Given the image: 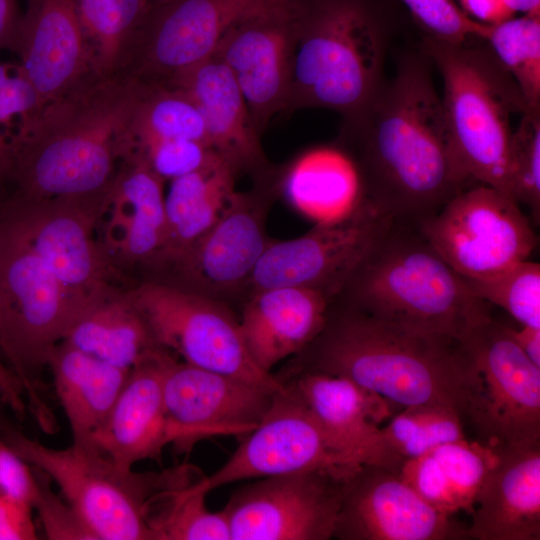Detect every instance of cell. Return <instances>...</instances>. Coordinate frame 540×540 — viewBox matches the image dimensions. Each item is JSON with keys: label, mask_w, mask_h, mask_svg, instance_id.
<instances>
[{"label": "cell", "mask_w": 540, "mask_h": 540, "mask_svg": "<svg viewBox=\"0 0 540 540\" xmlns=\"http://www.w3.org/2000/svg\"><path fill=\"white\" fill-rule=\"evenodd\" d=\"M428 58L407 53L337 142L353 160L364 198L394 220L419 223L475 184L460 168Z\"/></svg>", "instance_id": "obj_1"}, {"label": "cell", "mask_w": 540, "mask_h": 540, "mask_svg": "<svg viewBox=\"0 0 540 540\" xmlns=\"http://www.w3.org/2000/svg\"><path fill=\"white\" fill-rule=\"evenodd\" d=\"M303 368L343 377L389 404L444 405L466 417L477 374L458 337L414 331L333 299Z\"/></svg>", "instance_id": "obj_2"}, {"label": "cell", "mask_w": 540, "mask_h": 540, "mask_svg": "<svg viewBox=\"0 0 540 540\" xmlns=\"http://www.w3.org/2000/svg\"><path fill=\"white\" fill-rule=\"evenodd\" d=\"M140 86L118 76L88 77L45 105L9 154L4 182L25 199L78 198L110 191L134 149Z\"/></svg>", "instance_id": "obj_3"}, {"label": "cell", "mask_w": 540, "mask_h": 540, "mask_svg": "<svg viewBox=\"0 0 540 540\" xmlns=\"http://www.w3.org/2000/svg\"><path fill=\"white\" fill-rule=\"evenodd\" d=\"M392 23L378 0H293L286 111L333 110L350 120L378 91Z\"/></svg>", "instance_id": "obj_4"}, {"label": "cell", "mask_w": 540, "mask_h": 540, "mask_svg": "<svg viewBox=\"0 0 540 540\" xmlns=\"http://www.w3.org/2000/svg\"><path fill=\"white\" fill-rule=\"evenodd\" d=\"M381 320L460 338L490 315L417 223L393 220L334 298Z\"/></svg>", "instance_id": "obj_5"}, {"label": "cell", "mask_w": 540, "mask_h": 540, "mask_svg": "<svg viewBox=\"0 0 540 540\" xmlns=\"http://www.w3.org/2000/svg\"><path fill=\"white\" fill-rule=\"evenodd\" d=\"M422 52L442 75L443 111L463 173L511 197L510 117L528 110L517 84L482 37L448 42L425 35Z\"/></svg>", "instance_id": "obj_6"}, {"label": "cell", "mask_w": 540, "mask_h": 540, "mask_svg": "<svg viewBox=\"0 0 540 540\" xmlns=\"http://www.w3.org/2000/svg\"><path fill=\"white\" fill-rule=\"evenodd\" d=\"M0 435L32 467L54 482L96 540H153L147 521L152 498L192 482L198 468L180 465L163 471H135L115 464L89 443L53 448L13 427Z\"/></svg>", "instance_id": "obj_7"}, {"label": "cell", "mask_w": 540, "mask_h": 540, "mask_svg": "<svg viewBox=\"0 0 540 540\" xmlns=\"http://www.w3.org/2000/svg\"><path fill=\"white\" fill-rule=\"evenodd\" d=\"M0 245V358L19 382L28 410L50 432L56 423L41 374L80 313L44 261L2 223Z\"/></svg>", "instance_id": "obj_8"}, {"label": "cell", "mask_w": 540, "mask_h": 540, "mask_svg": "<svg viewBox=\"0 0 540 540\" xmlns=\"http://www.w3.org/2000/svg\"><path fill=\"white\" fill-rule=\"evenodd\" d=\"M156 343L182 361L272 393L286 384L261 369L244 342L239 318L224 301L148 280L126 292Z\"/></svg>", "instance_id": "obj_9"}, {"label": "cell", "mask_w": 540, "mask_h": 540, "mask_svg": "<svg viewBox=\"0 0 540 540\" xmlns=\"http://www.w3.org/2000/svg\"><path fill=\"white\" fill-rule=\"evenodd\" d=\"M109 192L38 200L11 196L0 208L1 223L22 237L44 261L80 316L112 289L109 256L93 237Z\"/></svg>", "instance_id": "obj_10"}, {"label": "cell", "mask_w": 540, "mask_h": 540, "mask_svg": "<svg viewBox=\"0 0 540 540\" xmlns=\"http://www.w3.org/2000/svg\"><path fill=\"white\" fill-rule=\"evenodd\" d=\"M288 0H166L156 5L123 56L115 76L148 86L174 87L213 56L234 24Z\"/></svg>", "instance_id": "obj_11"}, {"label": "cell", "mask_w": 540, "mask_h": 540, "mask_svg": "<svg viewBox=\"0 0 540 540\" xmlns=\"http://www.w3.org/2000/svg\"><path fill=\"white\" fill-rule=\"evenodd\" d=\"M460 339L477 374L466 417L485 443L498 448L540 441V367L490 315Z\"/></svg>", "instance_id": "obj_12"}, {"label": "cell", "mask_w": 540, "mask_h": 540, "mask_svg": "<svg viewBox=\"0 0 540 540\" xmlns=\"http://www.w3.org/2000/svg\"><path fill=\"white\" fill-rule=\"evenodd\" d=\"M436 252L462 277L483 278L527 260L538 243L519 203L475 183L417 223Z\"/></svg>", "instance_id": "obj_13"}, {"label": "cell", "mask_w": 540, "mask_h": 540, "mask_svg": "<svg viewBox=\"0 0 540 540\" xmlns=\"http://www.w3.org/2000/svg\"><path fill=\"white\" fill-rule=\"evenodd\" d=\"M394 219L369 200L347 217L314 224L289 240H271L246 286V298L274 287H306L334 299Z\"/></svg>", "instance_id": "obj_14"}, {"label": "cell", "mask_w": 540, "mask_h": 540, "mask_svg": "<svg viewBox=\"0 0 540 540\" xmlns=\"http://www.w3.org/2000/svg\"><path fill=\"white\" fill-rule=\"evenodd\" d=\"M360 467L336 448L295 388L286 384L231 457L191 487L208 494L241 480L309 470L352 475Z\"/></svg>", "instance_id": "obj_15"}, {"label": "cell", "mask_w": 540, "mask_h": 540, "mask_svg": "<svg viewBox=\"0 0 540 540\" xmlns=\"http://www.w3.org/2000/svg\"><path fill=\"white\" fill-rule=\"evenodd\" d=\"M352 475L309 470L255 479L235 491L223 508L230 539L333 538Z\"/></svg>", "instance_id": "obj_16"}, {"label": "cell", "mask_w": 540, "mask_h": 540, "mask_svg": "<svg viewBox=\"0 0 540 540\" xmlns=\"http://www.w3.org/2000/svg\"><path fill=\"white\" fill-rule=\"evenodd\" d=\"M276 179L237 191L214 225L181 256L158 270L170 277L159 282L226 303L229 298L245 295L249 278L272 240L266 233V221L278 196Z\"/></svg>", "instance_id": "obj_17"}, {"label": "cell", "mask_w": 540, "mask_h": 540, "mask_svg": "<svg viewBox=\"0 0 540 540\" xmlns=\"http://www.w3.org/2000/svg\"><path fill=\"white\" fill-rule=\"evenodd\" d=\"M162 392L169 445L179 453L213 436H246L262 420L275 394L179 361L172 353L165 363Z\"/></svg>", "instance_id": "obj_18"}, {"label": "cell", "mask_w": 540, "mask_h": 540, "mask_svg": "<svg viewBox=\"0 0 540 540\" xmlns=\"http://www.w3.org/2000/svg\"><path fill=\"white\" fill-rule=\"evenodd\" d=\"M333 538L340 540H450L466 529L423 500L392 470L362 465L349 479Z\"/></svg>", "instance_id": "obj_19"}, {"label": "cell", "mask_w": 540, "mask_h": 540, "mask_svg": "<svg viewBox=\"0 0 540 540\" xmlns=\"http://www.w3.org/2000/svg\"><path fill=\"white\" fill-rule=\"evenodd\" d=\"M293 0L234 24L222 36L213 56L230 71L257 132L286 111L290 91Z\"/></svg>", "instance_id": "obj_20"}, {"label": "cell", "mask_w": 540, "mask_h": 540, "mask_svg": "<svg viewBox=\"0 0 540 540\" xmlns=\"http://www.w3.org/2000/svg\"><path fill=\"white\" fill-rule=\"evenodd\" d=\"M15 53L43 107L93 75L73 0H27Z\"/></svg>", "instance_id": "obj_21"}, {"label": "cell", "mask_w": 540, "mask_h": 540, "mask_svg": "<svg viewBox=\"0 0 540 540\" xmlns=\"http://www.w3.org/2000/svg\"><path fill=\"white\" fill-rule=\"evenodd\" d=\"M336 448L358 466L375 465L398 473L402 463L389 451L378 423L389 403L350 380L299 372L290 383Z\"/></svg>", "instance_id": "obj_22"}, {"label": "cell", "mask_w": 540, "mask_h": 540, "mask_svg": "<svg viewBox=\"0 0 540 540\" xmlns=\"http://www.w3.org/2000/svg\"><path fill=\"white\" fill-rule=\"evenodd\" d=\"M199 108L211 149L235 172L255 183L277 176L267 159L244 97L224 63L212 56L182 76L174 85Z\"/></svg>", "instance_id": "obj_23"}, {"label": "cell", "mask_w": 540, "mask_h": 540, "mask_svg": "<svg viewBox=\"0 0 540 540\" xmlns=\"http://www.w3.org/2000/svg\"><path fill=\"white\" fill-rule=\"evenodd\" d=\"M170 352L159 347L134 366L110 412L87 442L122 468L159 459L169 446L162 380ZM81 443V442H80Z\"/></svg>", "instance_id": "obj_24"}, {"label": "cell", "mask_w": 540, "mask_h": 540, "mask_svg": "<svg viewBox=\"0 0 540 540\" xmlns=\"http://www.w3.org/2000/svg\"><path fill=\"white\" fill-rule=\"evenodd\" d=\"M498 459L466 529L474 540L540 539V441L495 448Z\"/></svg>", "instance_id": "obj_25"}, {"label": "cell", "mask_w": 540, "mask_h": 540, "mask_svg": "<svg viewBox=\"0 0 540 540\" xmlns=\"http://www.w3.org/2000/svg\"><path fill=\"white\" fill-rule=\"evenodd\" d=\"M332 298L306 287H274L246 298L239 324L255 363L271 370L301 353L322 331Z\"/></svg>", "instance_id": "obj_26"}, {"label": "cell", "mask_w": 540, "mask_h": 540, "mask_svg": "<svg viewBox=\"0 0 540 540\" xmlns=\"http://www.w3.org/2000/svg\"><path fill=\"white\" fill-rule=\"evenodd\" d=\"M106 252L129 263L149 261L165 237L164 181L136 154L122 164L108 195Z\"/></svg>", "instance_id": "obj_27"}, {"label": "cell", "mask_w": 540, "mask_h": 540, "mask_svg": "<svg viewBox=\"0 0 540 540\" xmlns=\"http://www.w3.org/2000/svg\"><path fill=\"white\" fill-rule=\"evenodd\" d=\"M278 196L315 224L350 215L365 199L358 170L337 144L308 149L278 169Z\"/></svg>", "instance_id": "obj_28"}, {"label": "cell", "mask_w": 540, "mask_h": 540, "mask_svg": "<svg viewBox=\"0 0 540 540\" xmlns=\"http://www.w3.org/2000/svg\"><path fill=\"white\" fill-rule=\"evenodd\" d=\"M238 174L219 156L170 181L165 195V237L145 263L160 270L189 249L221 217L236 194Z\"/></svg>", "instance_id": "obj_29"}, {"label": "cell", "mask_w": 540, "mask_h": 540, "mask_svg": "<svg viewBox=\"0 0 540 540\" xmlns=\"http://www.w3.org/2000/svg\"><path fill=\"white\" fill-rule=\"evenodd\" d=\"M497 459L494 447L464 438L406 460L399 475L435 509L449 515L459 511L472 514Z\"/></svg>", "instance_id": "obj_30"}, {"label": "cell", "mask_w": 540, "mask_h": 540, "mask_svg": "<svg viewBox=\"0 0 540 540\" xmlns=\"http://www.w3.org/2000/svg\"><path fill=\"white\" fill-rule=\"evenodd\" d=\"M47 367L73 442H87L107 417L130 371L63 341L50 352Z\"/></svg>", "instance_id": "obj_31"}, {"label": "cell", "mask_w": 540, "mask_h": 540, "mask_svg": "<svg viewBox=\"0 0 540 540\" xmlns=\"http://www.w3.org/2000/svg\"><path fill=\"white\" fill-rule=\"evenodd\" d=\"M62 341L129 371L161 347L127 294L113 288L76 320Z\"/></svg>", "instance_id": "obj_32"}, {"label": "cell", "mask_w": 540, "mask_h": 540, "mask_svg": "<svg viewBox=\"0 0 540 540\" xmlns=\"http://www.w3.org/2000/svg\"><path fill=\"white\" fill-rule=\"evenodd\" d=\"M91 72L116 75L131 40L156 4L152 0H73Z\"/></svg>", "instance_id": "obj_33"}, {"label": "cell", "mask_w": 540, "mask_h": 540, "mask_svg": "<svg viewBox=\"0 0 540 540\" xmlns=\"http://www.w3.org/2000/svg\"><path fill=\"white\" fill-rule=\"evenodd\" d=\"M196 482L162 490L150 501L147 521L153 540H231L223 509L211 511L208 494L192 490Z\"/></svg>", "instance_id": "obj_34"}, {"label": "cell", "mask_w": 540, "mask_h": 540, "mask_svg": "<svg viewBox=\"0 0 540 540\" xmlns=\"http://www.w3.org/2000/svg\"><path fill=\"white\" fill-rule=\"evenodd\" d=\"M138 85L140 96L132 124L134 149L152 141L172 139L209 146L203 116L186 92L177 87Z\"/></svg>", "instance_id": "obj_35"}, {"label": "cell", "mask_w": 540, "mask_h": 540, "mask_svg": "<svg viewBox=\"0 0 540 540\" xmlns=\"http://www.w3.org/2000/svg\"><path fill=\"white\" fill-rule=\"evenodd\" d=\"M521 91L528 109H540V16L490 25L484 38Z\"/></svg>", "instance_id": "obj_36"}, {"label": "cell", "mask_w": 540, "mask_h": 540, "mask_svg": "<svg viewBox=\"0 0 540 540\" xmlns=\"http://www.w3.org/2000/svg\"><path fill=\"white\" fill-rule=\"evenodd\" d=\"M381 430L389 451L402 464L438 445L466 438L461 414L444 405L405 407Z\"/></svg>", "instance_id": "obj_37"}, {"label": "cell", "mask_w": 540, "mask_h": 540, "mask_svg": "<svg viewBox=\"0 0 540 540\" xmlns=\"http://www.w3.org/2000/svg\"><path fill=\"white\" fill-rule=\"evenodd\" d=\"M477 298L507 311L522 326L540 328V265L524 260L488 277L464 278Z\"/></svg>", "instance_id": "obj_38"}, {"label": "cell", "mask_w": 540, "mask_h": 540, "mask_svg": "<svg viewBox=\"0 0 540 540\" xmlns=\"http://www.w3.org/2000/svg\"><path fill=\"white\" fill-rule=\"evenodd\" d=\"M43 109L19 63L0 62V181L5 162Z\"/></svg>", "instance_id": "obj_39"}, {"label": "cell", "mask_w": 540, "mask_h": 540, "mask_svg": "<svg viewBox=\"0 0 540 540\" xmlns=\"http://www.w3.org/2000/svg\"><path fill=\"white\" fill-rule=\"evenodd\" d=\"M512 133L509 154L510 195L540 221V109H528Z\"/></svg>", "instance_id": "obj_40"}, {"label": "cell", "mask_w": 540, "mask_h": 540, "mask_svg": "<svg viewBox=\"0 0 540 540\" xmlns=\"http://www.w3.org/2000/svg\"><path fill=\"white\" fill-rule=\"evenodd\" d=\"M426 35L461 42L470 36L485 38L489 26L472 19L452 0H401Z\"/></svg>", "instance_id": "obj_41"}, {"label": "cell", "mask_w": 540, "mask_h": 540, "mask_svg": "<svg viewBox=\"0 0 540 540\" xmlns=\"http://www.w3.org/2000/svg\"><path fill=\"white\" fill-rule=\"evenodd\" d=\"M132 153L164 182L191 173L217 156L207 144L186 139L152 141L137 146Z\"/></svg>", "instance_id": "obj_42"}, {"label": "cell", "mask_w": 540, "mask_h": 540, "mask_svg": "<svg viewBox=\"0 0 540 540\" xmlns=\"http://www.w3.org/2000/svg\"><path fill=\"white\" fill-rule=\"evenodd\" d=\"M38 480L34 504L45 537L52 540H96L95 535L74 508L51 488V480L33 467Z\"/></svg>", "instance_id": "obj_43"}, {"label": "cell", "mask_w": 540, "mask_h": 540, "mask_svg": "<svg viewBox=\"0 0 540 540\" xmlns=\"http://www.w3.org/2000/svg\"><path fill=\"white\" fill-rule=\"evenodd\" d=\"M0 492L23 500L34 508L38 480L33 467L0 435Z\"/></svg>", "instance_id": "obj_44"}, {"label": "cell", "mask_w": 540, "mask_h": 540, "mask_svg": "<svg viewBox=\"0 0 540 540\" xmlns=\"http://www.w3.org/2000/svg\"><path fill=\"white\" fill-rule=\"evenodd\" d=\"M31 504L0 492V540L38 539Z\"/></svg>", "instance_id": "obj_45"}, {"label": "cell", "mask_w": 540, "mask_h": 540, "mask_svg": "<svg viewBox=\"0 0 540 540\" xmlns=\"http://www.w3.org/2000/svg\"><path fill=\"white\" fill-rule=\"evenodd\" d=\"M21 19L17 0H0V52H16Z\"/></svg>", "instance_id": "obj_46"}, {"label": "cell", "mask_w": 540, "mask_h": 540, "mask_svg": "<svg viewBox=\"0 0 540 540\" xmlns=\"http://www.w3.org/2000/svg\"><path fill=\"white\" fill-rule=\"evenodd\" d=\"M465 13L474 20L494 25L513 17L504 0H460Z\"/></svg>", "instance_id": "obj_47"}, {"label": "cell", "mask_w": 540, "mask_h": 540, "mask_svg": "<svg viewBox=\"0 0 540 540\" xmlns=\"http://www.w3.org/2000/svg\"><path fill=\"white\" fill-rule=\"evenodd\" d=\"M0 395L8 408L19 418H23L28 410L23 390L0 358Z\"/></svg>", "instance_id": "obj_48"}, {"label": "cell", "mask_w": 540, "mask_h": 540, "mask_svg": "<svg viewBox=\"0 0 540 540\" xmlns=\"http://www.w3.org/2000/svg\"><path fill=\"white\" fill-rule=\"evenodd\" d=\"M508 332L524 354L540 367V328L522 326L514 330L508 327Z\"/></svg>", "instance_id": "obj_49"}, {"label": "cell", "mask_w": 540, "mask_h": 540, "mask_svg": "<svg viewBox=\"0 0 540 540\" xmlns=\"http://www.w3.org/2000/svg\"><path fill=\"white\" fill-rule=\"evenodd\" d=\"M504 2L513 14L521 12L523 15L540 16V0H504Z\"/></svg>", "instance_id": "obj_50"}, {"label": "cell", "mask_w": 540, "mask_h": 540, "mask_svg": "<svg viewBox=\"0 0 540 540\" xmlns=\"http://www.w3.org/2000/svg\"><path fill=\"white\" fill-rule=\"evenodd\" d=\"M5 408H8L6 403L4 402L2 396L0 395V429L9 421L5 417ZM9 409V408H8Z\"/></svg>", "instance_id": "obj_51"}, {"label": "cell", "mask_w": 540, "mask_h": 540, "mask_svg": "<svg viewBox=\"0 0 540 540\" xmlns=\"http://www.w3.org/2000/svg\"><path fill=\"white\" fill-rule=\"evenodd\" d=\"M156 5L166 1V0H152Z\"/></svg>", "instance_id": "obj_52"}, {"label": "cell", "mask_w": 540, "mask_h": 540, "mask_svg": "<svg viewBox=\"0 0 540 540\" xmlns=\"http://www.w3.org/2000/svg\"><path fill=\"white\" fill-rule=\"evenodd\" d=\"M0 186H1V183H0ZM0 244H1V221H0ZM1 247V245H0Z\"/></svg>", "instance_id": "obj_53"}]
</instances>
